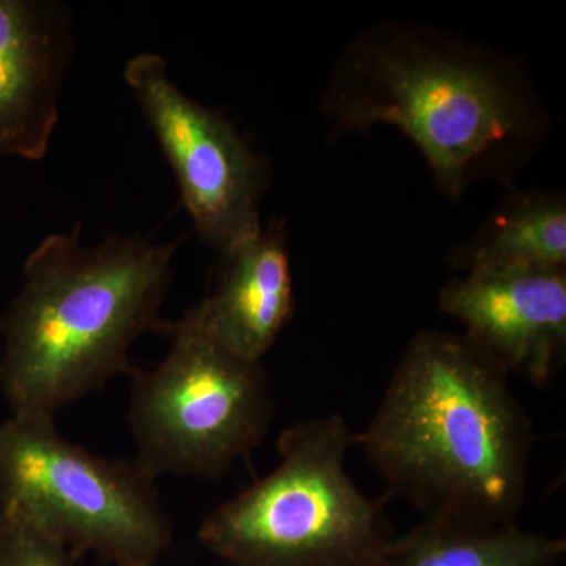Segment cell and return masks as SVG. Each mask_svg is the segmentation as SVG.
<instances>
[{
	"mask_svg": "<svg viewBox=\"0 0 566 566\" xmlns=\"http://www.w3.org/2000/svg\"><path fill=\"white\" fill-rule=\"evenodd\" d=\"M322 107L344 132L400 129L450 200L480 180L512 186L549 122L515 59L405 22L374 25L345 48Z\"/></svg>",
	"mask_w": 566,
	"mask_h": 566,
	"instance_id": "1",
	"label": "cell"
},
{
	"mask_svg": "<svg viewBox=\"0 0 566 566\" xmlns=\"http://www.w3.org/2000/svg\"><path fill=\"white\" fill-rule=\"evenodd\" d=\"M534 442L504 368L464 334L438 329L411 338L356 436L390 497L488 524L516 523Z\"/></svg>",
	"mask_w": 566,
	"mask_h": 566,
	"instance_id": "2",
	"label": "cell"
},
{
	"mask_svg": "<svg viewBox=\"0 0 566 566\" xmlns=\"http://www.w3.org/2000/svg\"><path fill=\"white\" fill-rule=\"evenodd\" d=\"M181 243L111 234L88 245L76 223L32 249L0 315V392L10 416L55 420L132 375L134 344L161 329Z\"/></svg>",
	"mask_w": 566,
	"mask_h": 566,
	"instance_id": "3",
	"label": "cell"
},
{
	"mask_svg": "<svg viewBox=\"0 0 566 566\" xmlns=\"http://www.w3.org/2000/svg\"><path fill=\"white\" fill-rule=\"evenodd\" d=\"M356 436L340 415L285 428L279 464L203 517L200 545L230 566H375L394 536L390 495L363 493L346 471Z\"/></svg>",
	"mask_w": 566,
	"mask_h": 566,
	"instance_id": "4",
	"label": "cell"
},
{
	"mask_svg": "<svg viewBox=\"0 0 566 566\" xmlns=\"http://www.w3.org/2000/svg\"><path fill=\"white\" fill-rule=\"evenodd\" d=\"M0 512L18 517L80 560L156 566L174 526L158 476L136 458L114 460L63 438L55 420L9 416L0 424Z\"/></svg>",
	"mask_w": 566,
	"mask_h": 566,
	"instance_id": "5",
	"label": "cell"
},
{
	"mask_svg": "<svg viewBox=\"0 0 566 566\" xmlns=\"http://www.w3.org/2000/svg\"><path fill=\"white\" fill-rule=\"evenodd\" d=\"M169 352L129 375L128 427L153 475L218 482L270 433L275 401L262 363L219 344L189 307L164 319Z\"/></svg>",
	"mask_w": 566,
	"mask_h": 566,
	"instance_id": "6",
	"label": "cell"
},
{
	"mask_svg": "<svg viewBox=\"0 0 566 566\" xmlns=\"http://www.w3.org/2000/svg\"><path fill=\"white\" fill-rule=\"evenodd\" d=\"M123 77L205 245L223 256L262 232V202L270 188L266 158L226 115L182 92L163 55H134Z\"/></svg>",
	"mask_w": 566,
	"mask_h": 566,
	"instance_id": "7",
	"label": "cell"
},
{
	"mask_svg": "<svg viewBox=\"0 0 566 566\" xmlns=\"http://www.w3.org/2000/svg\"><path fill=\"white\" fill-rule=\"evenodd\" d=\"M439 308L509 374L549 385L566 354V270L472 271L442 286Z\"/></svg>",
	"mask_w": 566,
	"mask_h": 566,
	"instance_id": "8",
	"label": "cell"
},
{
	"mask_svg": "<svg viewBox=\"0 0 566 566\" xmlns=\"http://www.w3.org/2000/svg\"><path fill=\"white\" fill-rule=\"evenodd\" d=\"M73 52L69 6L0 0V158L48 155Z\"/></svg>",
	"mask_w": 566,
	"mask_h": 566,
	"instance_id": "9",
	"label": "cell"
},
{
	"mask_svg": "<svg viewBox=\"0 0 566 566\" xmlns=\"http://www.w3.org/2000/svg\"><path fill=\"white\" fill-rule=\"evenodd\" d=\"M219 259L210 294L192 311L219 344L262 363L296 312L285 221L274 219Z\"/></svg>",
	"mask_w": 566,
	"mask_h": 566,
	"instance_id": "10",
	"label": "cell"
},
{
	"mask_svg": "<svg viewBox=\"0 0 566 566\" xmlns=\"http://www.w3.org/2000/svg\"><path fill=\"white\" fill-rule=\"evenodd\" d=\"M565 554L564 536L516 523L423 516L406 534L392 536L375 566H557Z\"/></svg>",
	"mask_w": 566,
	"mask_h": 566,
	"instance_id": "11",
	"label": "cell"
},
{
	"mask_svg": "<svg viewBox=\"0 0 566 566\" xmlns=\"http://www.w3.org/2000/svg\"><path fill=\"white\" fill-rule=\"evenodd\" d=\"M449 262L463 274L495 270H566L564 191L512 188L474 237L453 249Z\"/></svg>",
	"mask_w": 566,
	"mask_h": 566,
	"instance_id": "12",
	"label": "cell"
},
{
	"mask_svg": "<svg viewBox=\"0 0 566 566\" xmlns=\"http://www.w3.org/2000/svg\"><path fill=\"white\" fill-rule=\"evenodd\" d=\"M76 562L54 539L0 512V566H74Z\"/></svg>",
	"mask_w": 566,
	"mask_h": 566,
	"instance_id": "13",
	"label": "cell"
}]
</instances>
